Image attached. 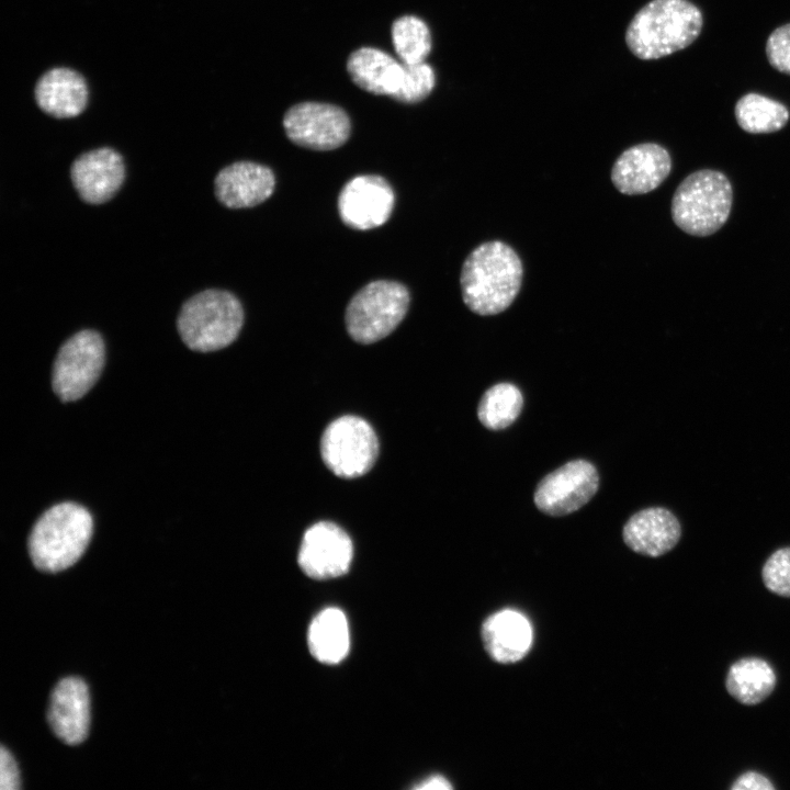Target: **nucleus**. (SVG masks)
Instances as JSON below:
<instances>
[{
	"label": "nucleus",
	"instance_id": "1a4fd4ad",
	"mask_svg": "<svg viewBox=\"0 0 790 790\" xmlns=\"http://www.w3.org/2000/svg\"><path fill=\"white\" fill-rule=\"evenodd\" d=\"M598 486L599 475L594 464L577 459L545 475L535 487L533 501L548 516H566L585 506Z\"/></svg>",
	"mask_w": 790,
	"mask_h": 790
},
{
	"label": "nucleus",
	"instance_id": "7c9ffc66",
	"mask_svg": "<svg viewBox=\"0 0 790 790\" xmlns=\"http://www.w3.org/2000/svg\"><path fill=\"white\" fill-rule=\"evenodd\" d=\"M451 788H452V786L449 783V781L441 776L430 777L415 787V789H419V790H432V789L439 790V789H451Z\"/></svg>",
	"mask_w": 790,
	"mask_h": 790
},
{
	"label": "nucleus",
	"instance_id": "4be33fe9",
	"mask_svg": "<svg viewBox=\"0 0 790 790\" xmlns=\"http://www.w3.org/2000/svg\"><path fill=\"white\" fill-rule=\"evenodd\" d=\"M776 674L763 658L745 657L729 669L725 687L738 702L754 706L765 700L774 690Z\"/></svg>",
	"mask_w": 790,
	"mask_h": 790
},
{
	"label": "nucleus",
	"instance_id": "6ab92c4d",
	"mask_svg": "<svg viewBox=\"0 0 790 790\" xmlns=\"http://www.w3.org/2000/svg\"><path fill=\"white\" fill-rule=\"evenodd\" d=\"M481 635L487 654L501 664L520 661L528 653L532 641L528 620L514 610L489 616L482 624Z\"/></svg>",
	"mask_w": 790,
	"mask_h": 790
},
{
	"label": "nucleus",
	"instance_id": "b1692460",
	"mask_svg": "<svg viewBox=\"0 0 790 790\" xmlns=\"http://www.w3.org/2000/svg\"><path fill=\"white\" fill-rule=\"evenodd\" d=\"M522 407L523 397L520 390L511 383H498L483 394L477 407V417L485 428L501 430L514 424Z\"/></svg>",
	"mask_w": 790,
	"mask_h": 790
},
{
	"label": "nucleus",
	"instance_id": "7ed1b4c3",
	"mask_svg": "<svg viewBox=\"0 0 790 790\" xmlns=\"http://www.w3.org/2000/svg\"><path fill=\"white\" fill-rule=\"evenodd\" d=\"M93 530L90 512L75 503L47 509L35 522L29 552L35 567L56 573L74 565L86 551Z\"/></svg>",
	"mask_w": 790,
	"mask_h": 790
},
{
	"label": "nucleus",
	"instance_id": "f3484780",
	"mask_svg": "<svg viewBox=\"0 0 790 790\" xmlns=\"http://www.w3.org/2000/svg\"><path fill=\"white\" fill-rule=\"evenodd\" d=\"M680 535L678 519L663 507H651L635 512L622 530L623 541L632 551L651 557L673 550Z\"/></svg>",
	"mask_w": 790,
	"mask_h": 790
},
{
	"label": "nucleus",
	"instance_id": "20e7f679",
	"mask_svg": "<svg viewBox=\"0 0 790 790\" xmlns=\"http://www.w3.org/2000/svg\"><path fill=\"white\" fill-rule=\"evenodd\" d=\"M244 324V309L230 292L205 290L182 305L177 327L184 345L193 351L210 352L229 346Z\"/></svg>",
	"mask_w": 790,
	"mask_h": 790
},
{
	"label": "nucleus",
	"instance_id": "412c9836",
	"mask_svg": "<svg viewBox=\"0 0 790 790\" xmlns=\"http://www.w3.org/2000/svg\"><path fill=\"white\" fill-rule=\"evenodd\" d=\"M349 629L345 613L337 608H327L312 621L308 631V646L312 655L324 664H337L349 652Z\"/></svg>",
	"mask_w": 790,
	"mask_h": 790
},
{
	"label": "nucleus",
	"instance_id": "f8f14e48",
	"mask_svg": "<svg viewBox=\"0 0 790 790\" xmlns=\"http://www.w3.org/2000/svg\"><path fill=\"white\" fill-rule=\"evenodd\" d=\"M353 548L348 533L334 522L320 521L306 530L298 551V565L315 579L338 577L348 572Z\"/></svg>",
	"mask_w": 790,
	"mask_h": 790
},
{
	"label": "nucleus",
	"instance_id": "c85d7f7f",
	"mask_svg": "<svg viewBox=\"0 0 790 790\" xmlns=\"http://www.w3.org/2000/svg\"><path fill=\"white\" fill-rule=\"evenodd\" d=\"M20 788V774L18 765L11 753L1 746L0 752V789L16 790Z\"/></svg>",
	"mask_w": 790,
	"mask_h": 790
},
{
	"label": "nucleus",
	"instance_id": "5701e85b",
	"mask_svg": "<svg viewBox=\"0 0 790 790\" xmlns=\"http://www.w3.org/2000/svg\"><path fill=\"white\" fill-rule=\"evenodd\" d=\"M788 109L780 102L758 93L743 95L735 105V119L751 134L774 133L789 120Z\"/></svg>",
	"mask_w": 790,
	"mask_h": 790
},
{
	"label": "nucleus",
	"instance_id": "f257e3e1",
	"mask_svg": "<svg viewBox=\"0 0 790 790\" xmlns=\"http://www.w3.org/2000/svg\"><path fill=\"white\" fill-rule=\"evenodd\" d=\"M522 276L521 259L510 246L499 240L481 244L462 266L463 302L477 315L499 314L515 301Z\"/></svg>",
	"mask_w": 790,
	"mask_h": 790
},
{
	"label": "nucleus",
	"instance_id": "9d476101",
	"mask_svg": "<svg viewBox=\"0 0 790 790\" xmlns=\"http://www.w3.org/2000/svg\"><path fill=\"white\" fill-rule=\"evenodd\" d=\"M283 127L291 142L314 150L340 147L351 129L342 109L319 102H303L290 108L284 114Z\"/></svg>",
	"mask_w": 790,
	"mask_h": 790
},
{
	"label": "nucleus",
	"instance_id": "2eb2a0df",
	"mask_svg": "<svg viewBox=\"0 0 790 790\" xmlns=\"http://www.w3.org/2000/svg\"><path fill=\"white\" fill-rule=\"evenodd\" d=\"M47 716L60 741L68 745L83 742L90 726V698L86 682L77 677L61 679L52 692Z\"/></svg>",
	"mask_w": 790,
	"mask_h": 790
},
{
	"label": "nucleus",
	"instance_id": "39448f33",
	"mask_svg": "<svg viewBox=\"0 0 790 790\" xmlns=\"http://www.w3.org/2000/svg\"><path fill=\"white\" fill-rule=\"evenodd\" d=\"M732 201V185L724 173L711 169L698 170L677 187L672 199V218L689 235L709 236L726 223Z\"/></svg>",
	"mask_w": 790,
	"mask_h": 790
},
{
	"label": "nucleus",
	"instance_id": "cd10ccee",
	"mask_svg": "<svg viewBox=\"0 0 790 790\" xmlns=\"http://www.w3.org/2000/svg\"><path fill=\"white\" fill-rule=\"evenodd\" d=\"M766 55L776 70L790 75V23L777 27L769 35Z\"/></svg>",
	"mask_w": 790,
	"mask_h": 790
},
{
	"label": "nucleus",
	"instance_id": "a878e982",
	"mask_svg": "<svg viewBox=\"0 0 790 790\" xmlns=\"http://www.w3.org/2000/svg\"><path fill=\"white\" fill-rule=\"evenodd\" d=\"M436 83L435 71L425 61L403 64V75L392 98L402 103H417L426 99Z\"/></svg>",
	"mask_w": 790,
	"mask_h": 790
},
{
	"label": "nucleus",
	"instance_id": "6e6552de",
	"mask_svg": "<svg viewBox=\"0 0 790 790\" xmlns=\"http://www.w3.org/2000/svg\"><path fill=\"white\" fill-rule=\"evenodd\" d=\"M105 361L101 335L91 329L76 332L59 348L52 374L53 390L64 402L81 398L98 381Z\"/></svg>",
	"mask_w": 790,
	"mask_h": 790
},
{
	"label": "nucleus",
	"instance_id": "bb28decb",
	"mask_svg": "<svg viewBox=\"0 0 790 790\" xmlns=\"http://www.w3.org/2000/svg\"><path fill=\"white\" fill-rule=\"evenodd\" d=\"M765 586L771 592L790 597V546L775 551L761 571Z\"/></svg>",
	"mask_w": 790,
	"mask_h": 790
},
{
	"label": "nucleus",
	"instance_id": "393cba45",
	"mask_svg": "<svg viewBox=\"0 0 790 790\" xmlns=\"http://www.w3.org/2000/svg\"><path fill=\"white\" fill-rule=\"evenodd\" d=\"M392 40L403 64L422 63L431 50L430 31L417 16L398 18L392 25Z\"/></svg>",
	"mask_w": 790,
	"mask_h": 790
},
{
	"label": "nucleus",
	"instance_id": "0eeeda50",
	"mask_svg": "<svg viewBox=\"0 0 790 790\" xmlns=\"http://www.w3.org/2000/svg\"><path fill=\"white\" fill-rule=\"evenodd\" d=\"M320 453L326 466L337 476L356 478L368 473L379 453L376 435L364 419L342 416L324 431Z\"/></svg>",
	"mask_w": 790,
	"mask_h": 790
},
{
	"label": "nucleus",
	"instance_id": "dca6fc26",
	"mask_svg": "<svg viewBox=\"0 0 790 790\" xmlns=\"http://www.w3.org/2000/svg\"><path fill=\"white\" fill-rule=\"evenodd\" d=\"M275 187L270 168L253 161H237L223 168L214 181L217 200L229 208L252 207L269 199Z\"/></svg>",
	"mask_w": 790,
	"mask_h": 790
},
{
	"label": "nucleus",
	"instance_id": "423d86ee",
	"mask_svg": "<svg viewBox=\"0 0 790 790\" xmlns=\"http://www.w3.org/2000/svg\"><path fill=\"white\" fill-rule=\"evenodd\" d=\"M409 292L396 281L377 280L360 289L350 300L345 314L350 337L360 343H373L388 336L404 319Z\"/></svg>",
	"mask_w": 790,
	"mask_h": 790
},
{
	"label": "nucleus",
	"instance_id": "9b49d317",
	"mask_svg": "<svg viewBox=\"0 0 790 790\" xmlns=\"http://www.w3.org/2000/svg\"><path fill=\"white\" fill-rule=\"evenodd\" d=\"M395 194L390 183L376 174H361L349 180L338 196V212L349 227L366 230L382 226L390 218Z\"/></svg>",
	"mask_w": 790,
	"mask_h": 790
},
{
	"label": "nucleus",
	"instance_id": "a211bd4d",
	"mask_svg": "<svg viewBox=\"0 0 790 790\" xmlns=\"http://www.w3.org/2000/svg\"><path fill=\"white\" fill-rule=\"evenodd\" d=\"M34 97L44 113L56 119L75 117L87 106L88 86L78 71L54 67L37 79Z\"/></svg>",
	"mask_w": 790,
	"mask_h": 790
},
{
	"label": "nucleus",
	"instance_id": "aec40b11",
	"mask_svg": "<svg viewBox=\"0 0 790 790\" xmlns=\"http://www.w3.org/2000/svg\"><path fill=\"white\" fill-rule=\"evenodd\" d=\"M347 70L363 90L392 97L402 79L403 63L377 48L362 47L349 56Z\"/></svg>",
	"mask_w": 790,
	"mask_h": 790
},
{
	"label": "nucleus",
	"instance_id": "f03ea898",
	"mask_svg": "<svg viewBox=\"0 0 790 790\" xmlns=\"http://www.w3.org/2000/svg\"><path fill=\"white\" fill-rule=\"evenodd\" d=\"M702 24L701 11L688 0H652L632 18L625 43L637 58L658 59L688 47Z\"/></svg>",
	"mask_w": 790,
	"mask_h": 790
},
{
	"label": "nucleus",
	"instance_id": "c756f323",
	"mask_svg": "<svg viewBox=\"0 0 790 790\" xmlns=\"http://www.w3.org/2000/svg\"><path fill=\"white\" fill-rule=\"evenodd\" d=\"M732 790H774V785L765 776L747 771L741 775L732 785Z\"/></svg>",
	"mask_w": 790,
	"mask_h": 790
},
{
	"label": "nucleus",
	"instance_id": "ddd939ff",
	"mask_svg": "<svg viewBox=\"0 0 790 790\" xmlns=\"http://www.w3.org/2000/svg\"><path fill=\"white\" fill-rule=\"evenodd\" d=\"M672 169L669 153L656 143H642L625 149L616 160L611 181L623 194H645L655 190Z\"/></svg>",
	"mask_w": 790,
	"mask_h": 790
},
{
	"label": "nucleus",
	"instance_id": "4468645a",
	"mask_svg": "<svg viewBox=\"0 0 790 790\" xmlns=\"http://www.w3.org/2000/svg\"><path fill=\"white\" fill-rule=\"evenodd\" d=\"M70 177L79 196L86 203L102 204L112 199L123 184V158L110 147L89 150L72 162Z\"/></svg>",
	"mask_w": 790,
	"mask_h": 790
}]
</instances>
